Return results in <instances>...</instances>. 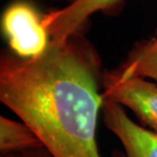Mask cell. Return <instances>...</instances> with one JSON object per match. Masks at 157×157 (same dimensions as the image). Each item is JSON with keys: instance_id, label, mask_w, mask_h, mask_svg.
I'll return each mask as SVG.
<instances>
[{"instance_id": "1", "label": "cell", "mask_w": 157, "mask_h": 157, "mask_svg": "<svg viewBox=\"0 0 157 157\" xmlns=\"http://www.w3.org/2000/svg\"><path fill=\"white\" fill-rule=\"evenodd\" d=\"M100 59L78 34L50 40L41 54L0 58V101L29 125L53 157H103L97 124L104 97Z\"/></svg>"}, {"instance_id": "2", "label": "cell", "mask_w": 157, "mask_h": 157, "mask_svg": "<svg viewBox=\"0 0 157 157\" xmlns=\"http://www.w3.org/2000/svg\"><path fill=\"white\" fill-rule=\"evenodd\" d=\"M103 97L130 109L141 124L157 133V84L147 78H119L114 71L101 76Z\"/></svg>"}, {"instance_id": "3", "label": "cell", "mask_w": 157, "mask_h": 157, "mask_svg": "<svg viewBox=\"0 0 157 157\" xmlns=\"http://www.w3.org/2000/svg\"><path fill=\"white\" fill-rule=\"evenodd\" d=\"M2 30L12 52L21 58L41 54L50 42L43 17L25 2L13 3L5 9Z\"/></svg>"}, {"instance_id": "4", "label": "cell", "mask_w": 157, "mask_h": 157, "mask_svg": "<svg viewBox=\"0 0 157 157\" xmlns=\"http://www.w3.org/2000/svg\"><path fill=\"white\" fill-rule=\"evenodd\" d=\"M102 115L106 128L124 147V157H157V133L135 122L121 105L104 99Z\"/></svg>"}, {"instance_id": "5", "label": "cell", "mask_w": 157, "mask_h": 157, "mask_svg": "<svg viewBox=\"0 0 157 157\" xmlns=\"http://www.w3.org/2000/svg\"><path fill=\"white\" fill-rule=\"evenodd\" d=\"M121 0H75L67 6L43 15V24L53 41L67 40L83 27L91 15L107 10Z\"/></svg>"}, {"instance_id": "6", "label": "cell", "mask_w": 157, "mask_h": 157, "mask_svg": "<svg viewBox=\"0 0 157 157\" xmlns=\"http://www.w3.org/2000/svg\"><path fill=\"white\" fill-rule=\"evenodd\" d=\"M114 73L122 78L139 77L157 84V37L137 44Z\"/></svg>"}, {"instance_id": "7", "label": "cell", "mask_w": 157, "mask_h": 157, "mask_svg": "<svg viewBox=\"0 0 157 157\" xmlns=\"http://www.w3.org/2000/svg\"><path fill=\"white\" fill-rule=\"evenodd\" d=\"M37 135L24 121L0 117V151L1 155L24 152L42 147Z\"/></svg>"}, {"instance_id": "8", "label": "cell", "mask_w": 157, "mask_h": 157, "mask_svg": "<svg viewBox=\"0 0 157 157\" xmlns=\"http://www.w3.org/2000/svg\"><path fill=\"white\" fill-rule=\"evenodd\" d=\"M1 157H53L48 150L45 147H38L31 150H27L24 152H17V153H10V154L2 155Z\"/></svg>"}, {"instance_id": "9", "label": "cell", "mask_w": 157, "mask_h": 157, "mask_svg": "<svg viewBox=\"0 0 157 157\" xmlns=\"http://www.w3.org/2000/svg\"><path fill=\"white\" fill-rule=\"evenodd\" d=\"M52 1H60V0H52ZM67 1H70V3H71V2H74L75 0H67Z\"/></svg>"}]
</instances>
